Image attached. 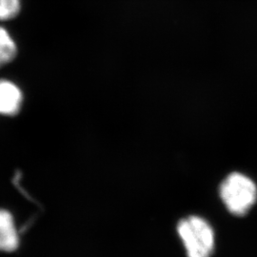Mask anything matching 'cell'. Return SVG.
Here are the masks:
<instances>
[{
    "label": "cell",
    "instance_id": "obj_6",
    "mask_svg": "<svg viewBox=\"0 0 257 257\" xmlns=\"http://www.w3.org/2000/svg\"><path fill=\"white\" fill-rule=\"evenodd\" d=\"M20 11V0H0V21L16 18Z\"/></svg>",
    "mask_w": 257,
    "mask_h": 257
},
{
    "label": "cell",
    "instance_id": "obj_2",
    "mask_svg": "<svg viewBox=\"0 0 257 257\" xmlns=\"http://www.w3.org/2000/svg\"><path fill=\"white\" fill-rule=\"evenodd\" d=\"M177 231L188 257H211L214 249V233L207 221L199 216H189L178 223Z\"/></svg>",
    "mask_w": 257,
    "mask_h": 257
},
{
    "label": "cell",
    "instance_id": "obj_3",
    "mask_svg": "<svg viewBox=\"0 0 257 257\" xmlns=\"http://www.w3.org/2000/svg\"><path fill=\"white\" fill-rule=\"evenodd\" d=\"M22 93L19 87L8 80H0V113L16 114L21 106Z\"/></svg>",
    "mask_w": 257,
    "mask_h": 257
},
{
    "label": "cell",
    "instance_id": "obj_4",
    "mask_svg": "<svg viewBox=\"0 0 257 257\" xmlns=\"http://www.w3.org/2000/svg\"><path fill=\"white\" fill-rule=\"evenodd\" d=\"M19 246V235L8 211L0 210V250L13 251Z\"/></svg>",
    "mask_w": 257,
    "mask_h": 257
},
{
    "label": "cell",
    "instance_id": "obj_5",
    "mask_svg": "<svg viewBox=\"0 0 257 257\" xmlns=\"http://www.w3.org/2000/svg\"><path fill=\"white\" fill-rule=\"evenodd\" d=\"M17 55V45L6 29L0 26V68L11 62Z\"/></svg>",
    "mask_w": 257,
    "mask_h": 257
},
{
    "label": "cell",
    "instance_id": "obj_1",
    "mask_svg": "<svg viewBox=\"0 0 257 257\" xmlns=\"http://www.w3.org/2000/svg\"><path fill=\"white\" fill-rule=\"evenodd\" d=\"M221 199L230 213L243 216L257 200V188L248 176L232 173L226 177L219 188Z\"/></svg>",
    "mask_w": 257,
    "mask_h": 257
}]
</instances>
